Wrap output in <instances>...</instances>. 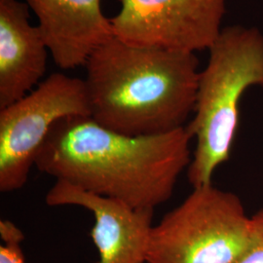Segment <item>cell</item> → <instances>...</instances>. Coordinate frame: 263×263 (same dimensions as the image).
I'll return each mask as SVG.
<instances>
[{
    "label": "cell",
    "instance_id": "cell-11",
    "mask_svg": "<svg viewBox=\"0 0 263 263\" xmlns=\"http://www.w3.org/2000/svg\"><path fill=\"white\" fill-rule=\"evenodd\" d=\"M252 220L250 243L234 263H263V209L252 216Z\"/></svg>",
    "mask_w": 263,
    "mask_h": 263
},
{
    "label": "cell",
    "instance_id": "cell-3",
    "mask_svg": "<svg viewBox=\"0 0 263 263\" xmlns=\"http://www.w3.org/2000/svg\"><path fill=\"white\" fill-rule=\"evenodd\" d=\"M200 71L194 117L186 126L196 148L188 167L193 187L212 183L230 158L240 124V103L252 87L263 88V32L240 25L221 29Z\"/></svg>",
    "mask_w": 263,
    "mask_h": 263
},
{
    "label": "cell",
    "instance_id": "cell-4",
    "mask_svg": "<svg viewBox=\"0 0 263 263\" xmlns=\"http://www.w3.org/2000/svg\"><path fill=\"white\" fill-rule=\"evenodd\" d=\"M252 217L236 194L208 183L153 226L147 263H234L250 243Z\"/></svg>",
    "mask_w": 263,
    "mask_h": 263
},
{
    "label": "cell",
    "instance_id": "cell-6",
    "mask_svg": "<svg viewBox=\"0 0 263 263\" xmlns=\"http://www.w3.org/2000/svg\"><path fill=\"white\" fill-rule=\"evenodd\" d=\"M113 34L132 46L195 53L218 37L226 0H119Z\"/></svg>",
    "mask_w": 263,
    "mask_h": 263
},
{
    "label": "cell",
    "instance_id": "cell-1",
    "mask_svg": "<svg viewBox=\"0 0 263 263\" xmlns=\"http://www.w3.org/2000/svg\"><path fill=\"white\" fill-rule=\"evenodd\" d=\"M186 127L153 136H128L91 116L55 123L38 152L41 173L137 209H155L172 197L191 163Z\"/></svg>",
    "mask_w": 263,
    "mask_h": 263
},
{
    "label": "cell",
    "instance_id": "cell-5",
    "mask_svg": "<svg viewBox=\"0 0 263 263\" xmlns=\"http://www.w3.org/2000/svg\"><path fill=\"white\" fill-rule=\"evenodd\" d=\"M70 116H91L86 83L59 72L0 109L1 192L24 187L53 125Z\"/></svg>",
    "mask_w": 263,
    "mask_h": 263
},
{
    "label": "cell",
    "instance_id": "cell-9",
    "mask_svg": "<svg viewBox=\"0 0 263 263\" xmlns=\"http://www.w3.org/2000/svg\"><path fill=\"white\" fill-rule=\"evenodd\" d=\"M28 6L0 0V109L24 98L46 71L49 49Z\"/></svg>",
    "mask_w": 263,
    "mask_h": 263
},
{
    "label": "cell",
    "instance_id": "cell-8",
    "mask_svg": "<svg viewBox=\"0 0 263 263\" xmlns=\"http://www.w3.org/2000/svg\"><path fill=\"white\" fill-rule=\"evenodd\" d=\"M57 66H85L96 49L114 36L101 0H25Z\"/></svg>",
    "mask_w": 263,
    "mask_h": 263
},
{
    "label": "cell",
    "instance_id": "cell-10",
    "mask_svg": "<svg viewBox=\"0 0 263 263\" xmlns=\"http://www.w3.org/2000/svg\"><path fill=\"white\" fill-rule=\"evenodd\" d=\"M0 235L3 244L0 247V263H26L22 251L24 233L8 219L0 220Z\"/></svg>",
    "mask_w": 263,
    "mask_h": 263
},
{
    "label": "cell",
    "instance_id": "cell-2",
    "mask_svg": "<svg viewBox=\"0 0 263 263\" xmlns=\"http://www.w3.org/2000/svg\"><path fill=\"white\" fill-rule=\"evenodd\" d=\"M198 65L195 53L136 47L113 36L85 65L91 117L134 137L182 128L195 107Z\"/></svg>",
    "mask_w": 263,
    "mask_h": 263
},
{
    "label": "cell",
    "instance_id": "cell-7",
    "mask_svg": "<svg viewBox=\"0 0 263 263\" xmlns=\"http://www.w3.org/2000/svg\"><path fill=\"white\" fill-rule=\"evenodd\" d=\"M45 201L48 206H79L93 213L91 238L98 263H147L153 209H137L112 198L86 191L57 179Z\"/></svg>",
    "mask_w": 263,
    "mask_h": 263
}]
</instances>
